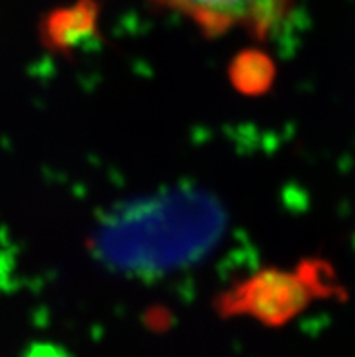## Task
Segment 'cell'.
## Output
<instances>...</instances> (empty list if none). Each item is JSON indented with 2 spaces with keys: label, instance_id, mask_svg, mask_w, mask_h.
<instances>
[{
  "label": "cell",
  "instance_id": "6da1fadb",
  "mask_svg": "<svg viewBox=\"0 0 355 357\" xmlns=\"http://www.w3.org/2000/svg\"><path fill=\"white\" fill-rule=\"evenodd\" d=\"M225 223V208L214 196L180 187L114 208L98 223L91 247L114 271L154 276L202 259Z\"/></svg>",
  "mask_w": 355,
  "mask_h": 357
},
{
  "label": "cell",
  "instance_id": "7a4b0ae2",
  "mask_svg": "<svg viewBox=\"0 0 355 357\" xmlns=\"http://www.w3.org/2000/svg\"><path fill=\"white\" fill-rule=\"evenodd\" d=\"M315 287L299 272L269 271L245 281L218 301L223 316H252L266 325H283L314 298Z\"/></svg>",
  "mask_w": 355,
  "mask_h": 357
},
{
  "label": "cell",
  "instance_id": "3957f363",
  "mask_svg": "<svg viewBox=\"0 0 355 357\" xmlns=\"http://www.w3.org/2000/svg\"><path fill=\"white\" fill-rule=\"evenodd\" d=\"M162 8L183 15L209 36L234 29L263 40L283 22L294 0H153Z\"/></svg>",
  "mask_w": 355,
  "mask_h": 357
},
{
  "label": "cell",
  "instance_id": "277c9868",
  "mask_svg": "<svg viewBox=\"0 0 355 357\" xmlns=\"http://www.w3.org/2000/svg\"><path fill=\"white\" fill-rule=\"evenodd\" d=\"M98 8L93 0L54 9L42 24V40L54 51H69L80 45L96 29Z\"/></svg>",
  "mask_w": 355,
  "mask_h": 357
},
{
  "label": "cell",
  "instance_id": "5b68a950",
  "mask_svg": "<svg viewBox=\"0 0 355 357\" xmlns=\"http://www.w3.org/2000/svg\"><path fill=\"white\" fill-rule=\"evenodd\" d=\"M230 78L234 86L247 95H259L274 78V69L269 56L259 51H247L236 59L230 68Z\"/></svg>",
  "mask_w": 355,
  "mask_h": 357
}]
</instances>
